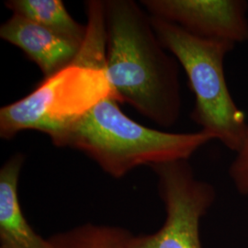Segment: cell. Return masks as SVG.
I'll use <instances>...</instances> for the list:
<instances>
[{"label":"cell","mask_w":248,"mask_h":248,"mask_svg":"<svg viewBox=\"0 0 248 248\" xmlns=\"http://www.w3.org/2000/svg\"><path fill=\"white\" fill-rule=\"evenodd\" d=\"M105 73L119 103L160 127L177 124L182 108L179 62L165 49L149 13L133 0H105Z\"/></svg>","instance_id":"1"},{"label":"cell","mask_w":248,"mask_h":248,"mask_svg":"<svg viewBox=\"0 0 248 248\" xmlns=\"http://www.w3.org/2000/svg\"><path fill=\"white\" fill-rule=\"evenodd\" d=\"M50 138L57 147L83 153L114 178L125 177L139 167L188 160L214 140L202 130L169 133L143 126L126 115L111 96Z\"/></svg>","instance_id":"2"},{"label":"cell","mask_w":248,"mask_h":248,"mask_svg":"<svg viewBox=\"0 0 248 248\" xmlns=\"http://www.w3.org/2000/svg\"><path fill=\"white\" fill-rule=\"evenodd\" d=\"M161 44L186 73L195 103L190 118L202 131L232 152L239 149L248 122L228 88L224 59L235 45L192 35L182 28L151 16Z\"/></svg>","instance_id":"3"},{"label":"cell","mask_w":248,"mask_h":248,"mask_svg":"<svg viewBox=\"0 0 248 248\" xmlns=\"http://www.w3.org/2000/svg\"><path fill=\"white\" fill-rule=\"evenodd\" d=\"M109 96L115 98L105 65L77 57L26 97L0 108V138L12 140L23 131L50 137Z\"/></svg>","instance_id":"4"},{"label":"cell","mask_w":248,"mask_h":248,"mask_svg":"<svg viewBox=\"0 0 248 248\" xmlns=\"http://www.w3.org/2000/svg\"><path fill=\"white\" fill-rule=\"evenodd\" d=\"M157 177V189L166 217L159 229L134 235V248H203L201 221L216 200L214 186L196 177L188 160L150 168Z\"/></svg>","instance_id":"5"},{"label":"cell","mask_w":248,"mask_h":248,"mask_svg":"<svg viewBox=\"0 0 248 248\" xmlns=\"http://www.w3.org/2000/svg\"><path fill=\"white\" fill-rule=\"evenodd\" d=\"M142 7L192 35L232 43L248 41L246 0H142Z\"/></svg>","instance_id":"6"},{"label":"cell","mask_w":248,"mask_h":248,"mask_svg":"<svg viewBox=\"0 0 248 248\" xmlns=\"http://www.w3.org/2000/svg\"><path fill=\"white\" fill-rule=\"evenodd\" d=\"M0 37L17 46L31 61L35 62L44 75V79L71 64L81 48L18 14H12L1 25Z\"/></svg>","instance_id":"7"},{"label":"cell","mask_w":248,"mask_h":248,"mask_svg":"<svg viewBox=\"0 0 248 248\" xmlns=\"http://www.w3.org/2000/svg\"><path fill=\"white\" fill-rule=\"evenodd\" d=\"M25 162L16 153L0 169V243L13 248H50L48 239L38 234L24 216L18 199V180Z\"/></svg>","instance_id":"8"},{"label":"cell","mask_w":248,"mask_h":248,"mask_svg":"<svg viewBox=\"0 0 248 248\" xmlns=\"http://www.w3.org/2000/svg\"><path fill=\"white\" fill-rule=\"evenodd\" d=\"M5 6L54 33L62 36L74 45L82 46L88 27L76 21L61 0H9Z\"/></svg>","instance_id":"9"},{"label":"cell","mask_w":248,"mask_h":248,"mask_svg":"<svg viewBox=\"0 0 248 248\" xmlns=\"http://www.w3.org/2000/svg\"><path fill=\"white\" fill-rule=\"evenodd\" d=\"M134 234L121 226L84 223L48 238L50 248H134Z\"/></svg>","instance_id":"10"},{"label":"cell","mask_w":248,"mask_h":248,"mask_svg":"<svg viewBox=\"0 0 248 248\" xmlns=\"http://www.w3.org/2000/svg\"><path fill=\"white\" fill-rule=\"evenodd\" d=\"M229 177L237 192L248 198V124L244 140L230 165Z\"/></svg>","instance_id":"11"},{"label":"cell","mask_w":248,"mask_h":248,"mask_svg":"<svg viewBox=\"0 0 248 248\" xmlns=\"http://www.w3.org/2000/svg\"><path fill=\"white\" fill-rule=\"evenodd\" d=\"M0 248H13L8 247V246H5V245H0Z\"/></svg>","instance_id":"12"}]
</instances>
